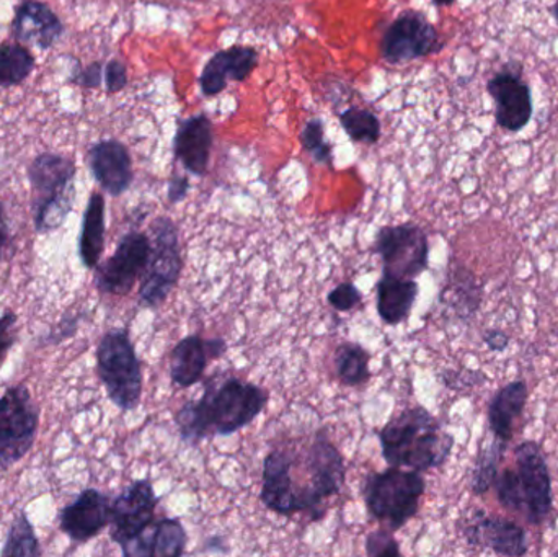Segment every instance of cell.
I'll return each instance as SVG.
<instances>
[{"label": "cell", "instance_id": "6da1fadb", "mask_svg": "<svg viewBox=\"0 0 558 557\" xmlns=\"http://www.w3.org/2000/svg\"><path fill=\"white\" fill-rule=\"evenodd\" d=\"M268 399L267 389L244 379L209 385L198 401L185 402L177 412L180 438L196 447L209 437H231L264 414Z\"/></svg>", "mask_w": 558, "mask_h": 557}, {"label": "cell", "instance_id": "7a4b0ae2", "mask_svg": "<svg viewBox=\"0 0 558 557\" xmlns=\"http://www.w3.org/2000/svg\"><path fill=\"white\" fill-rule=\"evenodd\" d=\"M380 451L389 467L426 471L441 468L454 448L452 435L426 409L412 408L387 422L379 434Z\"/></svg>", "mask_w": 558, "mask_h": 557}, {"label": "cell", "instance_id": "3957f363", "mask_svg": "<svg viewBox=\"0 0 558 557\" xmlns=\"http://www.w3.org/2000/svg\"><path fill=\"white\" fill-rule=\"evenodd\" d=\"M74 160L61 154H38L28 166L35 231L49 234L68 221L75 202Z\"/></svg>", "mask_w": 558, "mask_h": 557}, {"label": "cell", "instance_id": "277c9868", "mask_svg": "<svg viewBox=\"0 0 558 557\" xmlns=\"http://www.w3.org/2000/svg\"><path fill=\"white\" fill-rule=\"evenodd\" d=\"M425 489V480L418 471L390 467L367 474L363 496L369 516L396 532L418 513Z\"/></svg>", "mask_w": 558, "mask_h": 557}, {"label": "cell", "instance_id": "5b68a950", "mask_svg": "<svg viewBox=\"0 0 558 557\" xmlns=\"http://www.w3.org/2000/svg\"><path fill=\"white\" fill-rule=\"evenodd\" d=\"M97 373L108 399L120 411L131 412L143 398V370L126 329H111L97 347Z\"/></svg>", "mask_w": 558, "mask_h": 557}, {"label": "cell", "instance_id": "8992f818", "mask_svg": "<svg viewBox=\"0 0 558 557\" xmlns=\"http://www.w3.org/2000/svg\"><path fill=\"white\" fill-rule=\"evenodd\" d=\"M150 254L140 281V304L146 310H159L179 283L183 270L179 229L167 216L150 225Z\"/></svg>", "mask_w": 558, "mask_h": 557}, {"label": "cell", "instance_id": "52a82bcc", "mask_svg": "<svg viewBox=\"0 0 558 557\" xmlns=\"http://www.w3.org/2000/svg\"><path fill=\"white\" fill-rule=\"evenodd\" d=\"M39 409L28 386H10L0 396V471H9L35 445Z\"/></svg>", "mask_w": 558, "mask_h": 557}, {"label": "cell", "instance_id": "ba28073f", "mask_svg": "<svg viewBox=\"0 0 558 557\" xmlns=\"http://www.w3.org/2000/svg\"><path fill=\"white\" fill-rule=\"evenodd\" d=\"M374 247L383 261V274L413 280L428 268V235L412 222L384 226L377 231Z\"/></svg>", "mask_w": 558, "mask_h": 557}, {"label": "cell", "instance_id": "9c48e42d", "mask_svg": "<svg viewBox=\"0 0 558 557\" xmlns=\"http://www.w3.org/2000/svg\"><path fill=\"white\" fill-rule=\"evenodd\" d=\"M150 254V238L130 231L118 242L117 251L95 268V287L101 294L126 296L141 281Z\"/></svg>", "mask_w": 558, "mask_h": 557}, {"label": "cell", "instance_id": "30bf717a", "mask_svg": "<svg viewBox=\"0 0 558 557\" xmlns=\"http://www.w3.org/2000/svg\"><path fill=\"white\" fill-rule=\"evenodd\" d=\"M438 29L425 13L405 10L400 13L380 39V56L389 64H403L441 51Z\"/></svg>", "mask_w": 558, "mask_h": 557}, {"label": "cell", "instance_id": "8fae6325", "mask_svg": "<svg viewBox=\"0 0 558 557\" xmlns=\"http://www.w3.org/2000/svg\"><path fill=\"white\" fill-rule=\"evenodd\" d=\"M518 483L524 513L531 525H543L553 512V480L546 457L536 441H523L514 450Z\"/></svg>", "mask_w": 558, "mask_h": 557}, {"label": "cell", "instance_id": "7c38bea8", "mask_svg": "<svg viewBox=\"0 0 558 557\" xmlns=\"http://www.w3.org/2000/svg\"><path fill=\"white\" fill-rule=\"evenodd\" d=\"M160 497L149 480L134 481L111 500L110 538L118 546L126 545L156 520Z\"/></svg>", "mask_w": 558, "mask_h": 557}, {"label": "cell", "instance_id": "4fadbf2b", "mask_svg": "<svg viewBox=\"0 0 558 557\" xmlns=\"http://www.w3.org/2000/svg\"><path fill=\"white\" fill-rule=\"evenodd\" d=\"M521 72L520 65H505L487 84L488 94L495 101V120L508 133H520L533 120V94Z\"/></svg>", "mask_w": 558, "mask_h": 557}, {"label": "cell", "instance_id": "5bb4252c", "mask_svg": "<svg viewBox=\"0 0 558 557\" xmlns=\"http://www.w3.org/2000/svg\"><path fill=\"white\" fill-rule=\"evenodd\" d=\"M111 522V499L101 491L87 487L59 512V529L75 545L97 538Z\"/></svg>", "mask_w": 558, "mask_h": 557}, {"label": "cell", "instance_id": "9a60e30c", "mask_svg": "<svg viewBox=\"0 0 558 557\" xmlns=\"http://www.w3.org/2000/svg\"><path fill=\"white\" fill-rule=\"evenodd\" d=\"M305 473L312 499L324 509L325 499L338 496L343 489L347 480L343 455L327 437L317 435L305 455Z\"/></svg>", "mask_w": 558, "mask_h": 557}, {"label": "cell", "instance_id": "2e32d148", "mask_svg": "<svg viewBox=\"0 0 558 557\" xmlns=\"http://www.w3.org/2000/svg\"><path fill=\"white\" fill-rule=\"evenodd\" d=\"M295 455L289 450L271 451L264 461L260 499L264 506L278 516L299 513L298 483L294 481Z\"/></svg>", "mask_w": 558, "mask_h": 557}, {"label": "cell", "instance_id": "e0dca14e", "mask_svg": "<svg viewBox=\"0 0 558 557\" xmlns=\"http://www.w3.org/2000/svg\"><path fill=\"white\" fill-rule=\"evenodd\" d=\"M464 538L469 545L492 549L495 555L520 557L527 553V536L523 526L501 517L485 516L481 510L465 526Z\"/></svg>", "mask_w": 558, "mask_h": 557}, {"label": "cell", "instance_id": "ac0fdd59", "mask_svg": "<svg viewBox=\"0 0 558 557\" xmlns=\"http://www.w3.org/2000/svg\"><path fill=\"white\" fill-rule=\"evenodd\" d=\"M87 166L95 182L111 196L123 195L133 183V160L117 140L98 141L87 153Z\"/></svg>", "mask_w": 558, "mask_h": 557}, {"label": "cell", "instance_id": "d6986e66", "mask_svg": "<svg viewBox=\"0 0 558 557\" xmlns=\"http://www.w3.org/2000/svg\"><path fill=\"white\" fill-rule=\"evenodd\" d=\"M12 33L22 45L48 51L61 39L64 23L48 3L41 0H23L16 7Z\"/></svg>", "mask_w": 558, "mask_h": 557}, {"label": "cell", "instance_id": "ffe728a7", "mask_svg": "<svg viewBox=\"0 0 558 557\" xmlns=\"http://www.w3.org/2000/svg\"><path fill=\"white\" fill-rule=\"evenodd\" d=\"M228 352L225 339H203L189 336L177 343L170 360V376L180 388H192L202 382L209 360L221 359Z\"/></svg>", "mask_w": 558, "mask_h": 557}, {"label": "cell", "instance_id": "44dd1931", "mask_svg": "<svg viewBox=\"0 0 558 557\" xmlns=\"http://www.w3.org/2000/svg\"><path fill=\"white\" fill-rule=\"evenodd\" d=\"M258 65V51L252 46H234L216 52L199 75V85L206 97L221 94L228 78L245 81Z\"/></svg>", "mask_w": 558, "mask_h": 557}, {"label": "cell", "instance_id": "7402d4cb", "mask_svg": "<svg viewBox=\"0 0 558 557\" xmlns=\"http://www.w3.org/2000/svg\"><path fill=\"white\" fill-rule=\"evenodd\" d=\"M213 123L205 113L182 121L175 134V157L193 175H205L213 149Z\"/></svg>", "mask_w": 558, "mask_h": 557}, {"label": "cell", "instance_id": "603a6c76", "mask_svg": "<svg viewBox=\"0 0 558 557\" xmlns=\"http://www.w3.org/2000/svg\"><path fill=\"white\" fill-rule=\"evenodd\" d=\"M186 543L189 535L179 519H159L131 542L130 553L134 557H179L185 555Z\"/></svg>", "mask_w": 558, "mask_h": 557}, {"label": "cell", "instance_id": "cb8c5ba5", "mask_svg": "<svg viewBox=\"0 0 558 557\" xmlns=\"http://www.w3.org/2000/svg\"><path fill=\"white\" fill-rule=\"evenodd\" d=\"M527 402V385L523 379L498 389L488 405V427L498 440H513L514 422L523 415Z\"/></svg>", "mask_w": 558, "mask_h": 557}, {"label": "cell", "instance_id": "d4e9b609", "mask_svg": "<svg viewBox=\"0 0 558 557\" xmlns=\"http://www.w3.org/2000/svg\"><path fill=\"white\" fill-rule=\"evenodd\" d=\"M418 283L412 278L383 274L377 281V314L387 326H399L409 319L418 296Z\"/></svg>", "mask_w": 558, "mask_h": 557}, {"label": "cell", "instance_id": "484cf974", "mask_svg": "<svg viewBox=\"0 0 558 557\" xmlns=\"http://www.w3.org/2000/svg\"><path fill=\"white\" fill-rule=\"evenodd\" d=\"M105 216H107V203L104 195L98 192L92 193L82 218L81 235H78V257L87 270H95L104 255L105 229H107Z\"/></svg>", "mask_w": 558, "mask_h": 557}, {"label": "cell", "instance_id": "4316f807", "mask_svg": "<svg viewBox=\"0 0 558 557\" xmlns=\"http://www.w3.org/2000/svg\"><path fill=\"white\" fill-rule=\"evenodd\" d=\"M369 362L371 353L360 343L344 342L335 350V370L344 386L366 385L371 378Z\"/></svg>", "mask_w": 558, "mask_h": 557}, {"label": "cell", "instance_id": "83f0119b", "mask_svg": "<svg viewBox=\"0 0 558 557\" xmlns=\"http://www.w3.org/2000/svg\"><path fill=\"white\" fill-rule=\"evenodd\" d=\"M35 56L22 43L0 45V87H13L25 82L35 69Z\"/></svg>", "mask_w": 558, "mask_h": 557}, {"label": "cell", "instance_id": "f1b7e54d", "mask_svg": "<svg viewBox=\"0 0 558 557\" xmlns=\"http://www.w3.org/2000/svg\"><path fill=\"white\" fill-rule=\"evenodd\" d=\"M446 293H451V296L442 294L441 300L448 306L454 307V311H458L462 319H471L477 313L478 306H481V284L475 281L471 271L464 270V268L456 271L454 278L448 284Z\"/></svg>", "mask_w": 558, "mask_h": 557}, {"label": "cell", "instance_id": "f546056e", "mask_svg": "<svg viewBox=\"0 0 558 557\" xmlns=\"http://www.w3.org/2000/svg\"><path fill=\"white\" fill-rule=\"evenodd\" d=\"M41 555V543L36 536L35 526L29 522L25 510H22L10 523L0 556L39 557Z\"/></svg>", "mask_w": 558, "mask_h": 557}, {"label": "cell", "instance_id": "4dcf8cb0", "mask_svg": "<svg viewBox=\"0 0 558 557\" xmlns=\"http://www.w3.org/2000/svg\"><path fill=\"white\" fill-rule=\"evenodd\" d=\"M508 444L494 437L490 445L482 448L475 461L474 473H472V493L475 496H484L494 487L498 476V467L507 453Z\"/></svg>", "mask_w": 558, "mask_h": 557}, {"label": "cell", "instance_id": "1f68e13d", "mask_svg": "<svg viewBox=\"0 0 558 557\" xmlns=\"http://www.w3.org/2000/svg\"><path fill=\"white\" fill-rule=\"evenodd\" d=\"M341 126L356 143L374 144L380 137V121L364 108L351 107L340 114Z\"/></svg>", "mask_w": 558, "mask_h": 557}, {"label": "cell", "instance_id": "d6a6232c", "mask_svg": "<svg viewBox=\"0 0 558 557\" xmlns=\"http://www.w3.org/2000/svg\"><path fill=\"white\" fill-rule=\"evenodd\" d=\"M301 144L307 153L312 154L315 162L331 166V147L325 141L324 123L320 118H314L305 123L301 133Z\"/></svg>", "mask_w": 558, "mask_h": 557}, {"label": "cell", "instance_id": "836d02e7", "mask_svg": "<svg viewBox=\"0 0 558 557\" xmlns=\"http://www.w3.org/2000/svg\"><path fill=\"white\" fill-rule=\"evenodd\" d=\"M495 493L498 502L511 512L524 513L523 497H521L518 473L513 470H504L495 480Z\"/></svg>", "mask_w": 558, "mask_h": 557}, {"label": "cell", "instance_id": "e575fe53", "mask_svg": "<svg viewBox=\"0 0 558 557\" xmlns=\"http://www.w3.org/2000/svg\"><path fill=\"white\" fill-rule=\"evenodd\" d=\"M327 301L338 313H350L354 307H357V304H361L363 294L357 290L356 284L344 281L328 293Z\"/></svg>", "mask_w": 558, "mask_h": 557}, {"label": "cell", "instance_id": "d590c367", "mask_svg": "<svg viewBox=\"0 0 558 557\" xmlns=\"http://www.w3.org/2000/svg\"><path fill=\"white\" fill-rule=\"evenodd\" d=\"M366 555L371 557L400 556V545L392 532L379 529L371 532L366 538Z\"/></svg>", "mask_w": 558, "mask_h": 557}, {"label": "cell", "instance_id": "8d00e7d4", "mask_svg": "<svg viewBox=\"0 0 558 557\" xmlns=\"http://www.w3.org/2000/svg\"><path fill=\"white\" fill-rule=\"evenodd\" d=\"M16 314L12 311H7L0 316V368L5 363L7 355H9L12 347L16 342Z\"/></svg>", "mask_w": 558, "mask_h": 557}, {"label": "cell", "instance_id": "74e56055", "mask_svg": "<svg viewBox=\"0 0 558 557\" xmlns=\"http://www.w3.org/2000/svg\"><path fill=\"white\" fill-rule=\"evenodd\" d=\"M105 87H107L108 94H118L123 90L128 84V71L126 65L118 59H111L104 71Z\"/></svg>", "mask_w": 558, "mask_h": 557}, {"label": "cell", "instance_id": "f35d334b", "mask_svg": "<svg viewBox=\"0 0 558 557\" xmlns=\"http://www.w3.org/2000/svg\"><path fill=\"white\" fill-rule=\"evenodd\" d=\"M78 324H81V317L71 316L65 314L51 330L45 336V343H51V346H58L62 340L71 339L77 332Z\"/></svg>", "mask_w": 558, "mask_h": 557}, {"label": "cell", "instance_id": "ab89813d", "mask_svg": "<svg viewBox=\"0 0 558 557\" xmlns=\"http://www.w3.org/2000/svg\"><path fill=\"white\" fill-rule=\"evenodd\" d=\"M104 71L105 68L100 62H94L85 69H82L77 62V68L72 69L71 81L85 88H97L104 81Z\"/></svg>", "mask_w": 558, "mask_h": 557}, {"label": "cell", "instance_id": "60d3db41", "mask_svg": "<svg viewBox=\"0 0 558 557\" xmlns=\"http://www.w3.org/2000/svg\"><path fill=\"white\" fill-rule=\"evenodd\" d=\"M190 192V180L189 177L185 175H175L172 177V180H170L169 183V202L173 203H180L183 202V199L186 198V195H189Z\"/></svg>", "mask_w": 558, "mask_h": 557}, {"label": "cell", "instance_id": "b9f144b4", "mask_svg": "<svg viewBox=\"0 0 558 557\" xmlns=\"http://www.w3.org/2000/svg\"><path fill=\"white\" fill-rule=\"evenodd\" d=\"M484 342L487 343L488 349L495 350V352H505L510 346V336L504 330H487Z\"/></svg>", "mask_w": 558, "mask_h": 557}, {"label": "cell", "instance_id": "7bdbcfd3", "mask_svg": "<svg viewBox=\"0 0 558 557\" xmlns=\"http://www.w3.org/2000/svg\"><path fill=\"white\" fill-rule=\"evenodd\" d=\"M9 242V221H7L5 208L0 202V264H2L3 249Z\"/></svg>", "mask_w": 558, "mask_h": 557}, {"label": "cell", "instance_id": "ee69618b", "mask_svg": "<svg viewBox=\"0 0 558 557\" xmlns=\"http://www.w3.org/2000/svg\"><path fill=\"white\" fill-rule=\"evenodd\" d=\"M432 2L435 3L436 7H449L452 5L456 0H432Z\"/></svg>", "mask_w": 558, "mask_h": 557}, {"label": "cell", "instance_id": "f6af8a7d", "mask_svg": "<svg viewBox=\"0 0 558 557\" xmlns=\"http://www.w3.org/2000/svg\"><path fill=\"white\" fill-rule=\"evenodd\" d=\"M553 15H554V19H556V22H557V25H558V0H557L556 3H554Z\"/></svg>", "mask_w": 558, "mask_h": 557}, {"label": "cell", "instance_id": "bcb514c9", "mask_svg": "<svg viewBox=\"0 0 558 557\" xmlns=\"http://www.w3.org/2000/svg\"><path fill=\"white\" fill-rule=\"evenodd\" d=\"M556 555L558 556V552L556 553Z\"/></svg>", "mask_w": 558, "mask_h": 557}, {"label": "cell", "instance_id": "7dc6e473", "mask_svg": "<svg viewBox=\"0 0 558 557\" xmlns=\"http://www.w3.org/2000/svg\"><path fill=\"white\" fill-rule=\"evenodd\" d=\"M0 516H2V512H0Z\"/></svg>", "mask_w": 558, "mask_h": 557}]
</instances>
